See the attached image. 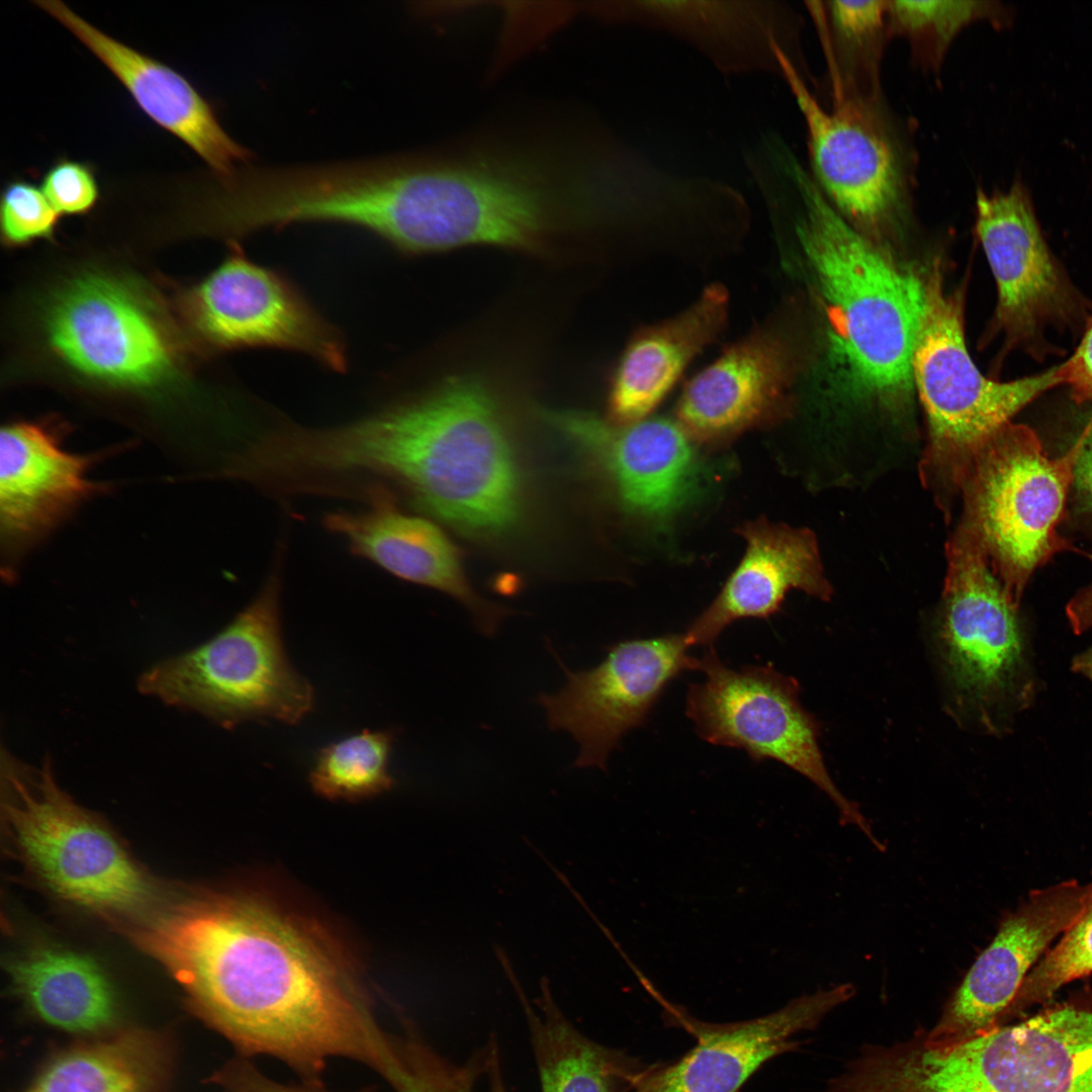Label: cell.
Returning <instances> with one entry per match:
<instances>
[{
	"label": "cell",
	"mask_w": 1092,
	"mask_h": 1092,
	"mask_svg": "<svg viewBox=\"0 0 1092 1092\" xmlns=\"http://www.w3.org/2000/svg\"><path fill=\"white\" fill-rule=\"evenodd\" d=\"M50 758L2 753L3 813L17 856L52 894L104 914L146 906L152 885L111 830L65 793Z\"/></svg>",
	"instance_id": "obj_7"
},
{
	"label": "cell",
	"mask_w": 1092,
	"mask_h": 1092,
	"mask_svg": "<svg viewBox=\"0 0 1092 1092\" xmlns=\"http://www.w3.org/2000/svg\"><path fill=\"white\" fill-rule=\"evenodd\" d=\"M1012 17L1010 8L998 1H889L890 31L904 35L914 55L934 69L967 25L987 19L1004 27Z\"/></svg>",
	"instance_id": "obj_30"
},
{
	"label": "cell",
	"mask_w": 1092,
	"mask_h": 1092,
	"mask_svg": "<svg viewBox=\"0 0 1092 1092\" xmlns=\"http://www.w3.org/2000/svg\"><path fill=\"white\" fill-rule=\"evenodd\" d=\"M232 253L189 291L186 313L210 350L272 348L310 357L344 372L346 342L289 279L249 259L235 243Z\"/></svg>",
	"instance_id": "obj_11"
},
{
	"label": "cell",
	"mask_w": 1092,
	"mask_h": 1092,
	"mask_svg": "<svg viewBox=\"0 0 1092 1092\" xmlns=\"http://www.w3.org/2000/svg\"><path fill=\"white\" fill-rule=\"evenodd\" d=\"M213 1081L223 1092H332L322 1084L303 1082L285 1084L264 1075L249 1058L238 1056L226 1063L214 1076ZM356 1092H375L365 1087Z\"/></svg>",
	"instance_id": "obj_35"
},
{
	"label": "cell",
	"mask_w": 1092,
	"mask_h": 1092,
	"mask_svg": "<svg viewBox=\"0 0 1092 1092\" xmlns=\"http://www.w3.org/2000/svg\"><path fill=\"white\" fill-rule=\"evenodd\" d=\"M60 214L42 190L20 178L9 181L2 190L0 225L3 241L9 246H21L38 239L51 238Z\"/></svg>",
	"instance_id": "obj_33"
},
{
	"label": "cell",
	"mask_w": 1092,
	"mask_h": 1092,
	"mask_svg": "<svg viewBox=\"0 0 1092 1092\" xmlns=\"http://www.w3.org/2000/svg\"><path fill=\"white\" fill-rule=\"evenodd\" d=\"M46 326L56 352L100 381L151 386L173 368V350L156 313L113 277L88 274L66 284L50 304Z\"/></svg>",
	"instance_id": "obj_14"
},
{
	"label": "cell",
	"mask_w": 1092,
	"mask_h": 1092,
	"mask_svg": "<svg viewBox=\"0 0 1092 1092\" xmlns=\"http://www.w3.org/2000/svg\"><path fill=\"white\" fill-rule=\"evenodd\" d=\"M486 1073L489 1081V1092H507L504 1083L497 1046L493 1040L488 1044V1062Z\"/></svg>",
	"instance_id": "obj_39"
},
{
	"label": "cell",
	"mask_w": 1092,
	"mask_h": 1092,
	"mask_svg": "<svg viewBox=\"0 0 1092 1092\" xmlns=\"http://www.w3.org/2000/svg\"><path fill=\"white\" fill-rule=\"evenodd\" d=\"M133 938L240 1056L273 1057L315 1084L332 1058L380 1073L387 1031L347 956L315 922L251 895L209 894Z\"/></svg>",
	"instance_id": "obj_1"
},
{
	"label": "cell",
	"mask_w": 1092,
	"mask_h": 1092,
	"mask_svg": "<svg viewBox=\"0 0 1092 1092\" xmlns=\"http://www.w3.org/2000/svg\"><path fill=\"white\" fill-rule=\"evenodd\" d=\"M685 633L620 641L605 659L585 670H570L553 651L566 675L554 694H541L553 730L567 731L579 744L576 767L607 768L610 753L632 729L643 725L667 686L680 673L698 670Z\"/></svg>",
	"instance_id": "obj_12"
},
{
	"label": "cell",
	"mask_w": 1092,
	"mask_h": 1092,
	"mask_svg": "<svg viewBox=\"0 0 1092 1092\" xmlns=\"http://www.w3.org/2000/svg\"><path fill=\"white\" fill-rule=\"evenodd\" d=\"M924 288L912 356L913 384L928 425L919 470L948 518L980 445L1037 396L1064 384V376L1060 364L1012 381L988 379L968 351L961 293L946 290L937 266L924 277Z\"/></svg>",
	"instance_id": "obj_4"
},
{
	"label": "cell",
	"mask_w": 1092,
	"mask_h": 1092,
	"mask_svg": "<svg viewBox=\"0 0 1092 1092\" xmlns=\"http://www.w3.org/2000/svg\"><path fill=\"white\" fill-rule=\"evenodd\" d=\"M598 18L668 32L702 53L721 73L781 76L776 48L791 61L792 15L785 3L757 0H623L588 3Z\"/></svg>",
	"instance_id": "obj_18"
},
{
	"label": "cell",
	"mask_w": 1092,
	"mask_h": 1092,
	"mask_svg": "<svg viewBox=\"0 0 1092 1092\" xmlns=\"http://www.w3.org/2000/svg\"><path fill=\"white\" fill-rule=\"evenodd\" d=\"M826 12L839 46L875 85L883 41L890 31L889 1H827Z\"/></svg>",
	"instance_id": "obj_32"
},
{
	"label": "cell",
	"mask_w": 1092,
	"mask_h": 1092,
	"mask_svg": "<svg viewBox=\"0 0 1092 1092\" xmlns=\"http://www.w3.org/2000/svg\"><path fill=\"white\" fill-rule=\"evenodd\" d=\"M1074 445L1077 454L1071 488L1080 512L1092 520V414L1086 419Z\"/></svg>",
	"instance_id": "obj_37"
},
{
	"label": "cell",
	"mask_w": 1092,
	"mask_h": 1092,
	"mask_svg": "<svg viewBox=\"0 0 1092 1092\" xmlns=\"http://www.w3.org/2000/svg\"><path fill=\"white\" fill-rule=\"evenodd\" d=\"M965 1092H1092V1003H1061L968 1040Z\"/></svg>",
	"instance_id": "obj_17"
},
{
	"label": "cell",
	"mask_w": 1092,
	"mask_h": 1092,
	"mask_svg": "<svg viewBox=\"0 0 1092 1092\" xmlns=\"http://www.w3.org/2000/svg\"><path fill=\"white\" fill-rule=\"evenodd\" d=\"M1076 454L1073 444L1051 458L1033 430L1010 422L980 445L967 469L961 521L978 537L1017 608L1035 569L1067 547L1057 528Z\"/></svg>",
	"instance_id": "obj_8"
},
{
	"label": "cell",
	"mask_w": 1092,
	"mask_h": 1092,
	"mask_svg": "<svg viewBox=\"0 0 1092 1092\" xmlns=\"http://www.w3.org/2000/svg\"><path fill=\"white\" fill-rule=\"evenodd\" d=\"M1064 384L1078 403L1092 401V313L1073 355L1061 364Z\"/></svg>",
	"instance_id": "obj_36"
},
{
	"label": "cell",
	"mask_w": 1092,
	"mask_h": 1092,
	"mask_svg": "<svg viewBox=\"0 0 1092 1092\" xmlns=\"http://www.w3.org/2000/svg\"><path fill=\"white\" fill-rule=\"evenodd\" d=\"M169 1068L160 1035L127 1030L59 1054L26 1092H165Z\"/></svg>",
	"instance_id": "obj_28"
},
{
	"label": "cell",
	"mask_w": 1092,
	"mask_h": 1092,
	"mask_svg": "<svg viewBox=\"0 0 1092 1092\" xmlns=\"http://www.w3.org/2000/svg\"><path fill=\"white\" fill-rule=\"evenodd\" d=\"M740 534L745 553L714 601L684 632L691 646H712L737 620L768 618L791 589L823 601L831 597L811 531L758 520L744 525Z\"/></svg>",
	"instance_id": "obj_24"
},
{
	"label": "cell",
	"mask_w": 1092,
	"mask_h": 1092,
	"mask_svg": "<svg viewBox=\"0 0 1092 1092\" xmlns=\"http://www.w3.org/2000/svg\"><path fill=\"white\" fill-rule=\"evenodd\" d=\"M16 995L42 1021L77 1033L99 1032L117 1015L113 986L91 957L64 946L42 944L8 964Z\"/></svg>",
	"instance_id": "obj_26"
},
{
	"label": "cell",
	"mask_w": 1092,
	"mask_h": 1092,
	"mask_svg": "<svg viewBox=\"0 0 1092 1092\" xmlns=\"http://www.w3.org/2000/svg\"><path fill=\"white\" fill-rule=\"evenodd\" d=\"M392 730H363L320 748L309 772L313 791L330 800L357 801L389 791Z\"/></svg>",
	"instance_id": "obj_29"
},
{
	"label": "cell",
	"mask_w": 1092,
	"mask_h": 1092,
	"mask_svg": "<svg viewBox=\"0 0 1092 1092\" xmlns=\"http://www.w3.org/2000/svg\"><path fill=\"white\" fill-rule=\"evenodd\" d=\"M57 19L116 77L154 122L190 147L225 178L252 154L220 125L211 105L181 74L102 32L58 0L33 2Z\"/></svg>",
	"instance_id": "obj_20"
},
{
	"label": "cell",
	"mask_w": 1092,
	"mask_h": 1092,
	"mask_svg": "<svg viewBox=\"0 0 1092 1092\" xmlns=\"http://www.w3.org/2000/svg\"><path fill=\"white\" fill-rule=\"evenodd\" d=\"M976 232L996 282L991 326L1003 335L1004 348L1043 359L1053 350L1044 337L1049 328L1084 330L1092 302L1051 252L1020 178L1005 191L978 188Z\"/></svg>",
	"instance_id": "obj_10"
},
{
	"label": "cell",
	"mask_w": 1092,
	"mask_h": 1092,
	"mask_svg": "<svg viewBox=\"0 0 1092 1092\" xmlns=\"http://www.w3.org/2000/svg\"><path fill=\"white\" fill-rule=\"evenodd\" d=\"M936 645L957 711L986 731L1035 695L1025 633L974 531L963 521L946 543Z\"/></svg>",
	"instance_id": "obj_6"
},
{
	"label": "cell",
	"mask_w": 1092,
	"mask_h": 1092,
	"mask_svg": "<svg viewBox=\"0 0 1092 1092\" xmlns=\"http://www.w3.org/2000/svg\"><path fill=\"white\" fill-rule=\"evenodd\" d=\"M281 585L277 559L259 593L226 627L154 664L141 675L139 690L224 728L248 720L299 723L312 710L314 693L285 652Z\"/></svg>",
	"instance_id": "obj_5"
},
{
	"label": "cell",
	"mask_w": 1092,
	"mask_h": 1092,
	"mask_svg": "<svg viewBox=\"0 0 1092 1092\" xmlns=\"http://www.w3.org/2000/svg\"><path fill=\"white\" fill-rule=\"evenodd\" d=\"M776 54L805 120L812 178L856 229L881 228L900 212L905 179L899 151L874 100L838 90L827 110L788 55L780 47Z\"/></svg>",
	"instance_id": "obj_13"
},
{
	"label": "cell",
	"mask_w": 1092,
	"mask_h": 1092,
	"mask_svg": "<svg viewBox=\"0 0 1092 1092\" xmlns=\"http://www.w3.org/2000/svg\"><path fill=\"white\" fill-rule=\"evenodd\" d=\"M41 190L59 214L87 213L99 198L94 169L67 158L58 159L46 171Z\"/></svg>",
	"instance_id": "obj_34"
},
{
	"label": "cell",
	"mask_w": 1092,
	"mask_h": 1092,
	"mask_svg": "<svg viewBox=\"0 0 1092 1092\" xmlns=\"http://www.w3.org/2000/svg\"><path fill=\"white\" fill-rule=\"evenodd\" d=\"M780 172L800 202L796 236L811 274L833 387L892 406L912 395L924 278L877 248L829 202L791 150Z\"/></svg>",
	"instance_id": "obj_3"
},
{
	"label": "cell",
	"mask_w": 1092,
	"mask_h": 1092,
	"mask_svg": "<svg viewBox=\"0 0 1092 1092\" xmlns=\"http://www.w3.org/2000/svg\"><path fill=\"white\" fill-rule=\"evenodd\" d=\"M1089 894L1070 879L1033 889L1004 914L936 1023L923 1028L934 1046L962 1043L1000 1025L1028 974L1073 924Z\"/></svg>",
	"instance_id": "obj_15"
},
{
	"label": "cell",
	"mask_w": 1092,
	"mask_h": 1092,
	"mask_svg": "<svg viewBox=\"0 0 1092 1092\" xmlns=\"http://www.w3.org/2000/svg\"><path fill=\"white\" fill-rule=\"evenodd\" d=\"M1072 670L1092 682V646L1076 655L1072 660Z\"/></svg>",
	"instance_id": "obj_40"
},
{
	"label": "cell",
	"mask_w": 1092,
	"mask_h": 1092,
	"mask_svg": "<svg viewBox=\"0 0 1092 1092\" xmlns=\"http://www.w3.org/2000/svg\"><path fill=\"white\" fill-rule=\"evenodd\" d=\"M365 499L362 509L326 514L325 527L340 536L353 555L458 600L472 613L478 629L492 636L506 612L471 588L455 547L438 527L399 510L387 490H374Z\"/></svg>",
	"instance_id": "obj_21"
},
{
	"label": "cell",
	"mask_w": 1092,
	"mask_h": 1092,
	"mask_svg": "<svg viewBox=\"0 0 1092 1092\" xmlns=\"http://www.w3.org/2000/svg\"><path fill=\"white\" fill-rule=\"evenodd\" d=\"M547 420L600 461L623 505L640 516L671 517L696 487L698 455L679 424L652 419L613 428L577 413H549Z\"/></svg>",
	"instance_id": "obj_19"
},
{
	"label": "cell",
	"mask_w": 1092,
	"mask_h": 1092,
	"mask_svg": "<svg viewBox=\"0 0 1092 1092\" xmlns=\"http://www.w3.org/2000/svg\"><path fill=\"white\" fill-rule=\"evenodd\" d=\"M1086 904L1028 974L1008 1013L1045 1003L1065 985L1092 975V871Z\"/></svg>",
	"instance_id": "obj_31"
},
{
	"label": "cell",
	"mask_w": 1092,
	"mask_h": 1092,
	"mask_svg": "<svg viewBox=\"0 0 1092 1092\" xmlns=\"http://www.w3.org/2000/svg\"><path fill=\"white\" fill-rule=\"evenodd\" d=\"M728 292L711 284L678 315L646 328L631 341L618 365L610 393L613 418L641 421L674 385L688 364L723 329Z\"/></svg>",
	"instance_id": "obj_25"
},
{
	"label": "cell",
	"mask_w": 1092,
	"mask_h": 1092,
	"mask_svg": "<svg viewBox=\"0 0 1092 1092\" xmlns=\"http://www.w3.org/2000/svg\"><path fill=\"white\" fill-rule=\"evenodd\" d=\"M526 1013L541 1092H630L643 1064L593 1041L577 1030L541 980L536 1009L515 975L510 977Z\"/></svg>",
	"instance_id": "obj_27"
},
{
	"label": "cell",
	"mask_w": 1092,
	"mask_h": 1092,
	"mask_svg": "<svg viewBox=\"0 0 1092 1092\" xmlns=\"http://www.w3.org/2000/svg\"><path fill=\"white\" fill-rule=\"evenodd\" d=\"M702 682L691 684L686 715L699 737L744 750L755 761L775 760L828 795L843 824L858 827L882 849L858 807L836 788L819 746L820 725L800 701L798 681L771 665H726L713 646L700 657Z\"/></svg>",
	"instance_id": "obj_9"
},
{
	"label": "cell",
	"mask_w": 1092,
	"mask_h": 1092,
	"mask_svg": "<svg viewBox=\"0 0 1092 1092\" xmlns=\"http://www.w3.org/2000/svg\"><path fill=\"white\" fill-rule=\"evenodd\" d=\"M854 987L840 984L796 998L761 1017L729 1023L696 1019L666 1005L668 1019L685 1027L697 1043L669 1064L644 1066L630 1092H738L765 1062L800 1045L810 1031L850 1000Z\"/></svg>",
	"instance_id": "obj_16"
},
{
	"label": "cell",
	"mask_w": 1092,
	"mask_h": 1092,
	"mask_svg": "<svg viewBox=\"0 0 1092 1092\" xmlns=\"http://www.w3.org/2000/svg\"><path fill=\"white\" fill-rule=\"evenodd\" d=\"M1089 558L1092 561V554ZM1066 615L1077 635L1092 627V581L1071 599L1066 607Z\"/></svg>",
	"instance_id": "obj_38"
},
{
	"label": "cell",
	"mask_w": 1092,
	"mask_h": 1092,
	"mask_svg": "<svg viewBox=\"0 0 1092 1092\" xmlns=\"http://www.w3.org/2000/svg\"><path fill=\"white\" fill-rule=\"evenodd\" d=\"M298 492L366 496L394 485L461 529L499 534L522 511L512 438L486 390L457 379L324 428L290 425L277 448Z\"/></svg>",
	"instance_id": "obj_2"
},
{
	"label": "cell",
	"mask_w": 1092,
	"mask_h": 1092,
	"mask_svg": "<svg viewBox=\"0 0 1092 1092\" xmlns=\"http://www.w3.org/2000/svg\"><path fill=\"white\" fill-rule=\"evenodd\" d=\"M90 457L71 452L40 423L17 422L0 434V531L21 550L63 521L94 490Z\"/></svg>",
	"instance_id": "obj_23"
},
{
	"label": "cell",
	"mask_w": 1092,
	"mask_h": 1092,
	"mask_svg": "<svg viewBox=\"0 0 1092 1092\" xmlns=\"http://www.w3.org/2000/svg\"><path fill=\"white\" fill-rule=\"evenodd\" d=\"M794 361L785 337L764 327L726 350L686 386L678 424L694 439L719 441L777 417Z\"/></svg>",
	"instance_id": "obj_22"
}]
</instances>
